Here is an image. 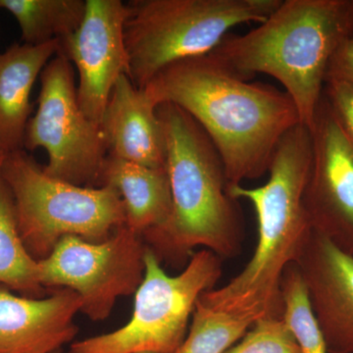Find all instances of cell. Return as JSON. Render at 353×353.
<instances>
[{"label": "cell", "instance_id": "8fae6325", "mask_svg": "<svg viewBox=\"0 0 353 353\" xmlns=\"http://www.w3.org/2000/svg\"><path fill=\"white\" fill-rule=\"evenodd\" d=\"M126 17L127 4L121 0H87L82 24L59 41L57 54L63 55L78 70L79 105L88 119L99 125L118 79L129 77Z\"/></svg>", "mask_w": 353, "mask_h": 353}, {"label": "cell", "instance_id": "e0dca14e", "mask_svg": "<svg viewBox=\"0 0 353 353\" xmlns=\"http://www.w3.org/2000/svg\"><path fill=\"white\" fill-rule=\"evenodd\" d=\"M0 285L22 296L43 299L48 290L41 285L38 260L26 250L16 217L11 190L0 171Z\"/></svg>", "mask_w": 353, "mask_h": 353}, {"label": "cell", "instance_id": "5bb4252c", "mask_svg": "<svg viewBox=\"0 0 353 353\" xmlns=\"http://www.w3.org/2000/svg\"><path fill=\"white\" fill-rule=\"evenodd\" d=\"M157 103L121 76L114 85L101 122L108 154L150 167L166 166V141Z\"/></svg>", "mask_w": 353, "mask_h": 353}, {"label": "cell", "instance_id": "ffe728a7", "mask_svg": "<svg viewBox=\"0 0 353 353\" xmlns=\"http://www.w3.org/2000/svg\"><path fill=\"white\" fill-rule=\"evenodd\" d=\"M282 319L303 353H328L319 322L313 310L307 285L296 263L285 267L280 281Z\"/></svg>", "mask_w": 353, "mask_h": 353}, {"label": "cell", "instance_id": "7a4b0ae2", "mask_svg": "<svg viewBox=\"0 0 353 353\" xmlns=\"http://www.w3.org/2000/svg\"><path fill=\"white\" fill-rule=\"evenodd\" d=\"M311 161V132L299 124L278 143L266 183L252 189L229 185L233 199H248L254 208L259 241L243 270L224 287L201 294V303L216 310L282 318L283 271L296 263L312 232L303 205Z\"/></svg>", "mask_w": 353, "mask_h": 353}, {"label": "cell", "instance_id": "ac0fdd59", "mask_svg": "<svg viewBox=\"0 0 353 353\" xmlns=\"http://www.w3.org/2000/svg\"><path fill=\"white\" fill-rule=\"evenodd\" d=\"M85 8L83 0H0V9L15 18L29 46L67 38L82 24Z\"/></svg>", "mask_w": 353, "mask_h": 353}, {"label": "cell", "instance_id": "cb8c5ba5", "mask_svg": "<svg viewBox=\"0 0 353 353\" xmlns=\"http://www.w3.org/2000/svg\"><path fill=\"white\" fill-rule=\"evenodd\" d=\"M7 153L0 150V171H1L2 165H3L4 160H6Z\"/></svg>", "mask_w": 353, "mask_h": 353}, {"label": "cell", "instance_id": "52a82bcc", "mask_svg": "<svg viewBox=\"0 0 353 353\" xmlns=\"http://www.w3.org/2000/svg\"><path fill=\"white\" fill-rule=\"evenodd\" d=\"M145 262L131 320L111 333L76 341L69 353H175L180 347L197 299L214 289L222 276V261L202 248L192 255L182 273L171 277L148 246Z\"/></svg>", "mask_w": 353, "mask_h": 353}, {"label": "cell", "instance_id": "2e32d148", "mask_svg": "<svg viewBox=\"0 0 353 353\" xmlns=\"http://www.w3.org/2000/svg\"><path fill=\"white\" fill-rule=\"evenodd\" d=\"M99 187H110L118 192L125 208V225L141 236L170 219L173 201L166 168H150L108 154Z\"/></svg>", "mask_w": 353, "mask_h": 353}, {"label": "cell", "instance_id": "7402d4cb", "mask_svg": "<svg viewBox=\"0 0 353 353\" xmlns=\"http://www.w3.org/2000/svg\"><path fill=\"white\" fill-rule=\"evenodd\" d=\"M323 95L353 145V85L343 81L328 80Z\"/></svg>", "mask_w": 353, "mask_h": 353}, {"label": "cell", "instance_id": "9a60e30c", "mask_svg": "<svg viewBox=\"0 0 353 353\" xmlns=\"http://www.w3.org/2000/svg\"><path fill=\"white\" fill-rule=\"evenodd\" d=\"M59 51V41L41 46L15 43L0 53V150H24L31 119V94L44 67Z\"/></svg>", "mask_w": 353, "mask_h": 353}, {"label": "cell", "instance_id": "d6986e66", "mask_svg": "<svg viewBox=\"0 0 353 353\" xmlns=\"http://www.w3.org/2000/svg\"><path fill=\"white\" fill-rule=\"evenodd\" d=\"M262 317L268 316L216 310L197 299L189 334L175 353H225Z\"/></svg>", "mask_w": 353, "mask_h": 353}, {"label": "cell", "instance_id": "8992f818", "mask_svg": "<svg viewBox=\"0 0 353 353\" xmlns=\"http://www.w3.org/2000/svg\"><path fill=\"white\" fill-rule=\"evenodd\" d=\"M1 175L12 194L21 239L38 261L64 236L102 243L126 223L122 199L112 188L52 178L25 150L6 155Z\"/></svg>", "mask_w": 353, "mask_h": 353}, {"label": "cell", "instance_id": "30bf717a", "mask_svg": "<svg viewBox=\"0 0 353 353\" xmlns=\"http://www.w3.org/2000/svg\"><path fill=\"white\" fill-rule=\"evenodd\" d=\"M303 205L313 231L353 256V145L323 95L310 128Z\"/></svg>", "mask_w": 353, "mask_h": 353}, {"label": "cell", "instance_id": "7c38bea8", "mask_svg": "<svg viewBox=\"0 0 353 353\" xmlns=\"http://www.w3.org/2000/svg\"><path fill=\"white\" fill-rule=\"evenodd\" d=\"M301 269L328 353H353V256L311 232Z\"/></svg>", "mask_w": 353, "mask_h": 353}, {"label": "cell", "instance_id": "44dd1931", "mask_svg": "<svg viewBox=\"0 0 353 353\" xmlns=\"http://www.w3.org/2000/svg\"><path fill=\"white\" fill-rule=\"evenodd\" d=\"M225 353H303L282 318L262 317Z\"/></svg>", "mask_w": 353, "mask_h": 353}, {"label": "cell", "instance_id": "9c48e42d", "mask_svg": "<svg viewBox=\"0 0 353 353\" xmlns=\"http://www.w3.org/2000/svg\"><path fill=\"white\" fill-rule=\"evenodd\" d=\"M148 245L126 225L102 243L66 236L39 260V278L46 290L66 288L82 299L81 312L103 321L120 296L136 294L145 273Z\"/></svg>", "mask_w": 353, "mask_h": 353}, {"label": "cell", "instance_id": "603a6c76", "mask_svg": "<svg viewBox=\"0 0 353 353\" xmlns=\"http://www.w3.org/2000/svg\"><path fill=\"white\" fill-rule=\"evenodd\" d=\"M328 80L343 81L353 85V34L341 44L330 60L326 73Z\"/></svg>", "mask_w": 353, "mask_h": 353}, {"label": "cell", "instance_id": "5b68a950", "mask_svg": "<svg viewBox=\"0 0 353 353\" xmlns=\"http://www.w3.org/2000/svg\"><path fill=\"white\" fill-rule=\"evenodd\" d=\"M282 0H132L127 4L125 46L129 78L145 88L161 70L208 54L230 30L263 22Z\"/></svg>", "mask_w": 353, "mask_h": 353}, {"label": "cell", "instance_id": "d4e9b609", "mask_svg": "<svg viewBox=\"0 0 353 353\" xmlns=\"http://www.w3.org/2000/svg\"><path fill=\"white\" fill-rule=\"evenodd\" d=\"M139 353H153V352H139Z\"/></svg>", "mask_w": 353, "mask_h": 353}, {"label": "cell", "instance_id": "4fadbf2b", "mask_svg": "<svg viewBox=\"0 0 353 353\" xmlns=\"http://www.w3.org/2000/svg\"><path fill=\"white\" fill-rule=\"evenodd\" d=\"M43 299L17 296L0 285V353H57L75 339L82 299L57 288Z\"/></svg>", "mask_w": 353, "mask_h": 353}, {"label": "cell", "instance_id": "3957f363", "mask_svg": "<svg viewBox=\"0 0 353 353\" xmlns=\"http://www.w3.org/2000/svg\"><path fill=\"white\" fill-rule=\"evenodd\" d=\"M173 208L167 224L143 234L160 262L183 264L197 246L222 259L240 254L243 222L229 194L224 164L211 139L190 114L159 104Z\"/></svg>", "mask_w": 353, "mask_h": 353}, {"label": "cell", "instance_id": "277c9868", "mask_svg": "<svg viewBox=\"0 0 353 353\" xmlns=\"http://www.w3.org/2000/svg\"><path fill=\"white\" fill-rule=\"evenodd\" d=\"M353 34V0H285L243 34H228L212 51L243 78L262 73L282 83L310 129L330 60Z\"/></svg>", "mask_w": 353, "mask_h": 353}, {"label": "cell", "instance_id": "6da1fadb", "mask_svg": "<svg viewBox=\"0 0 353 353\" xmlns=\"http://www.w3.org/2000/svg\"><path fill=\"white\" fill-rule=\"evenodd\" d=\"M143 90L157 106L174 104L196 121L229 185L263 176L281 139L301 124L287 92L248 82L211 52L165 67Z\"/></svg>", "mask_w": 353, "mask_h": 353}, {"label": "cell", "instance_id": "ba28073f", "mask_svg": "<svg viewBox=\"0 0 353 353\" xmlns=\"http://www.w3.org/2000/svg\"><path fill=\"white\" fill-rule=\"evenodd\" d=\"M38 109L26 129L24 150L43 148V170L58 180L97 188L108 146L101 125L88 119L79 105L73 64L57 54L41 76Z\"/></svg>", "mask_w": 353, "mask_h": 353}, {"label": "cell", "instance_id": "484cf974", "mask_svg": "<svg viewBox=\"0 0 353 353\" xmlns=\"http://www.w3.org/2000/svg\"><path fill=\"white\" fill-rule=\"evenodd\" d=\"M57 353H61V352H57Z\"/></svg>", "mask_w": 353, "mask_h": 353}]
</instances>
